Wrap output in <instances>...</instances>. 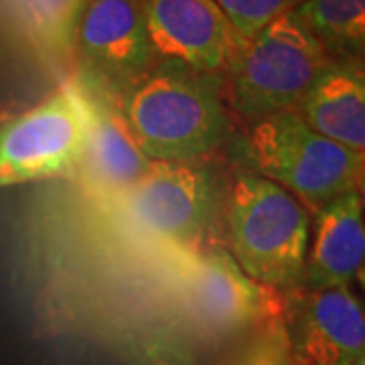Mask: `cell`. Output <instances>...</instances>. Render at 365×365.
<instances>
[{
	"label": "cell",
	"mask_w": 365,
	"mask_h": 365,
	"mask_svg": "<svg viewBox=\"0 0 365 365\" xmlns=\"http://www.w3.org/2000/svg\"><path fill=\"white\" fill-rule=\"evenodd\" d=\"M222 78L157 61L118 93V106L150 160H195L227 134Z\"/></svg>",
	"instance_id": "1"
},
{
	"label": "cell",
	"mask_w": 365,
	"mask_h": 365,
	"mask_svg": "<svg viewBox=\"0 0 365 365\" xmlns=\"http://www.w3.org/2000/svg\"><path fill=\"white\" fill-rule=\"evenodd\" d=\"M222 209L232 258L266 287L300 288L311 237V213L276 182L250 169L225 182Z\"/></svg>",
	"instance_id": "2"
},
{
	"label": "cell",
	"mask_w": 365,
	"mask_h": 365,
	"mask_svg": "<svg viewBox=\"0 0 365 365\" xmlns=\"http://www.w3.org/2000/svg\"><path fill=\"white\" fill-rule=\"evenodd\" d=\"M246 158L250 170L297 197L309 213L364 189L365 153L321 136L294 110L250 122Z\"/></svg>",
	"instance_id": "3"
},
{
	"label": "cell",
	"mask_w": 365,
	"mask_h": 365,
	"mask_svg": "<svg viewBox=\"0 0 365 365\" xmlns=\"http://www.w3.org/2000/svg\"><path fill=\"white\" fill-rule=\"evenodd\" d=\"M331 63L290 9L250 39L232 69V104L246 122L294 110Z\"/></svg>",
	"instance_id": "4"
},
{
	"label": "cell",
	"mask_w": 365,
	"mask_h": 365,
	"mask_svg": "<svg viewBox=\"0 0 365 365\" xmlns=\"http://www.w3.org/2000/svg\"><path fill=\"white\" fill-rule=\"evenodd\" d=\"M90 136V104L79 81H67L0 130V189L73 177Z\"/></svg>",
	"instance_id": "5"
},
{
	"label": "cell",
	"mask_w": 365,
	"mask_h": 365,
	"mask_svg": "<svg viewBox=\"0 0 365 365\" xmlns=\"http://www.w3.org/2000/svg\"><path fill=\"white\" fill-rule=\"evenodd\" d=\"M187 317L213 337L254 331L287 314L288 294L256 282L223 248L177 250Z\"/></svg>",
	"instance_id": "6"
},
{
	"label": "cell",
	"mask_w": 365,
	"mask_h": 365,
	"mask_svg": "<svg viewBox=\"0 0 365 365\" xmlns=\"http://www.w3.org/2000/svg\"><path fill=\"white\" fill-rule=\"evenodd\" d=\"M112 207L140 234L175 250H197L222 209V191L195 160H150Z\"/></svg>",
	"instance_id": "7"
},
{
	"label": "cell",
	"mask_w": 365,
	"mask_h": 365,
	"mask_svg": "<svg viewBox=\"0 0 365 365\" xmlns=\"http://www.w3.org/2000/svg\"><path fill=\"white\" fill-rule=\"evenodd\" d=\"M157 61L227 76L248 41L215 0H140Z\"/></svg>",
	"instance_id": "8"
},
{
	"label": "cell",
	"mask_w": 365,
	"mask_h": 365,
	"mask_svg": "<svg viewBox=\"0 0 365 365\" xmlns=\"http://www.w3.org/2000/svg\"><path fill=\"white\" fill-rule=\"evenodd\" d=\"M294 365H355L365 357V317L347 287L297 288L284 314Z\"/></svg>",
	"instance_id": "9"
},
{
	"label": "cell",
	"mask_w": 365,
	"mask_h": 365,
	"mask_svg": "<svg viewBox=\"0 0 365 365\" xmlns=\"http://www.w3.org/2000/svg\"><path fill=\"white\" fill-rule=\"evenodd\" d=\"M76 49L86 76L118 93L157 63L140 0H88Z\"/></svg>",
	"instance_id": "10"
},
{
	"label": "cell",
	"mask_w": 365,
	"mask_h": 365,
	"mask_svg": "<svg viewBox=\"0 0 365 365\" xmlns=\"http://www.w3.org/2000/svg\"><path fill=\"white\" fill-rule=\"evenodd\" d=\"M78 81L90 104V136L73 177L88 195L112 205L143 177L150 158L136 143L114 91L90 76Z\"/></svg>",
	"instance_id": "11"
},
{
	"label": "cell",
	"mask_w": 365,
	"mask_h": 365,
	"mask_svg": "<svg viewBox=\"0 0 365 365\" xmlns=\"http://www.w3.org/2000/svg\"><path fill=\"white\" fill-rule=\"evenodd\" d=\"M364 193L351 191L314 213L300 287L307 290L351 284L364 272Z\"/></svg>",
	"instance_id": "12"
},
{
	"label": "cell",
	"mask_w": 365,
	"mask_h": 365,
	"mask_svg": "<svg viewBox=\"0 0 365 365\" xmlns=\"http://www.w3.org/2000/svg\"><path fill=\"white\" fill-rule=\"evenodd\" d=\"M294 112L321 136L365 153L364 61H331Z\"/></svg>",
	"instance_id": "13"
},
{
	"label": "cell",
	"mask_w": 365,
	"mask_h": 365,
	"mask_svg": "<svg viewBox=\"0 0 365 365\" xmlns=\"http://www.w3.org/2000/svg\"><path fill=\"white\" fill-rule=\"evenodd\" d=\"M88 0H0V16L41 55L63 61L76 51L79 21Z\"/></svg>",
	"instance_id": "14"
},
{
	"label": "cell",
	"mask_w": 365,
	"mask_h": 365,
	"mask_svg": "<svg viewBox=\"0 0 365 365\" xmlns=\"http://www.w3.org/2000/svg\"><path fill=\"white\" fill-rule=\"evenodd\" d=\"M294 13L331 61H364L365 0H302Z\"/></svg>",
	"instance_id": "15"
},
{
	"label": "cell",
	"mask_w": 365,
	"mask_h": 365,
	"mask_svg": "<svg viewBox=\"0 0 365 365\" xmlns=\"http://www.w3.org/2000/svg\"><path fill=\"white\" fill-rule=\"evenodd\" d=\"M230 365H294L284 319L254 329Z\"/></svg>",
	"instance_id": "16"
},
{
	"label": "cell",
	"mask_w": 365,
	"mask_h": 365,
	"mask_svg": "<svg viewBox=\"0 0 365 365\" xmlns=\"http://www.w3.org/2000/svg\"><path fill=\"white\" fill-rule=\"evenodd\" d=\"M240 37L254 39L276 16L294 9L292 0H215Z\"/></svg>",
	"instance_id": "17"
},
{
	"label": "cell",
	"mask_w": 365,
	"mask_h": 365,
	"mask_svg": "<svg viewBox=\"0 0 365 365\" xmlns=\"http://www.w3.org/2000/svg\"><path fill=\"white\" fill-rule=\"evenodd\" d=\"M132 365H193V359L177 341L157 335L136 345Z\"/></svg>",
	"instance_id": "18"
},
{
	"label": "cell",
	"mask_w": 365,
	"mask_h": 365,
	"mask_svg": "<svg viewBox=\"0 0 365 365\" xmlns=\"http://www.w3.org/2000/svg\"><path fill=\"white\" fill-rule=\"evenodd\" d=\"M355 365H365V357H361V359H359Z\"/></svg>",
	"instance_id": "19"
},
{
	"label": "cell",
	"mask_w": 365,
	"mask_h": 365,
	"mask_svg": "<svg viewBox=\"0 0 365 365\" xmlns=\"http://www.w3.org/2000/svg\"><path fill=\"white\" fill-rule=\"evenodd\" d=\"M299 2H302V0H292V4H294V6H297Z\"/></svg>",
	"instance_id": "20"
}]
</instances>
